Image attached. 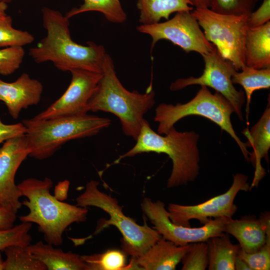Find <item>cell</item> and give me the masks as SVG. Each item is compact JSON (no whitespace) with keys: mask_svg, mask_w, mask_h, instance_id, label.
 Masks as SVG:
<instances>
[{"mask_svg":"<svg viewBox=\"0 0 270 270\" xmlns=\"http://www.w3.org/2000/svg\"><path fill=\"white\" fill-rule=\"evenodd\" d=\"M202 56L204 63L202 74L198 78L177 79L171 84L170 90L177 91L194 84L210 87L230 103L234 112L242 121V108L245 102L244 93L238 90L232 80L233 74L237 70L230 62L222 56L215 46L210 52Z\"/></svg>","mask_w":270,"mask_h":270,"instance_id":"30bf717a","label":"cell"},{"mask_svg":"<svg viewBox=\"0 0 270 270\" xmlns=\"http://www.w3.org/2000/svg\"><path fill=\"white\" fill-rule=\"evenodd\" d=\"M182 270H205L209 262L208 250L206 242L192 243L182 258Z\"/></svg>","mask_w":270,"mask_h":270,"instance_id":"f1b7e54d","label":"cell"},{"mask_svg":"<svg viewBox=\"0 0 270 270\" xmlns=\"http://www.w3.org/2000/svg\"><path fill=\"white\" fill-rule=\"evenodd\" d=\"M28 155L25 134L9 138L0 147V206L16 214L22 204L15 176Z\"/></svg>","mask_w":270,"mask_h":270,"instance_id":"5bb4252c","label":"cell"},{"mask_svg":"<svg viewBox=\"0 0 270 270\" xmlns=\"http://www.w3.org/2000/svg\"><path fill=\"white\" fill-rule=\"evenodd\" d=\"M52 184L48 178H30L18 184L22 196L26 198L22 204L29 210L19 219L22 222L36 224L46 242L59 246L62 244L63 234L70 225L86 220L88 210L62 202L52 196Z\"/></svg>","mask_w":270,"mask_h":270,"instance_id":"7a4b0ae2","label":"cell"},{"mask_svg":"<svg viewBox=\"0 0 270 270\" xmlns=\"http://www.w3.org/2000/svg\"><path fill=\"white\" fill-rule=\"evenodd\" d=\"M26 132L22 122L6 124L0 120V144L9 138L24 135Z\"/></svg>","mask_w":270,"mask_h":270,"instance_id":"836d02e7","label":"cell"},{"mask_svg":"<svg viewBox=\"0 0 270 270\" xmlns=\"http://www.w3.org/2000/svg\"><path fill=\"white\" fill-rule=\"evenodd\" d=\"M79 8H74L65 15L70 19L78 14L96 11L102 13L109 22L123 23L126 20V14L119 0H84Z\"/></svg>","mask_w":270,"mask_h":270,"instance_id":"cb8c5ba5","label":"cell"},{"mask_svg":"<svg viewBox=\"0 0 270 270\" xmlns=\"http://www.w3.org/2000/svg\"><path fill=\"white\" fill-rule=\"evenodd\" d=\"M127 255L122 250L110 249L100 254L80 256L89 270H130Z\"/></svg>","mask_w":270,"mask_h":270,"instance_id":"d4e9b609","label":"cell"},{"mask_svg":"<svg viewBox=\"0 0 270 270\" xmlns=\"http://www.w3.org/2000/svg\"><path fill=\"white\" fill-rule=\"evenodd\" d=\"M16 0H0V2H2L6 3H8L12 2V1Z\"/></svg>","mask_w":270,"mask_h":270,"instance_id":"ab89813d","label":"cell"},{"mask_svg":"<svg viewBox=\"0 0 270 270\" xmlns=\"http://www.w3.org/2000/svg\"><path fill=\"white\" fill-rule=\"evenodd\" d=\"M16 218V213L0 206V230H6L13 227Z\"/></svg>","mask_w":270,"mask_h":270,"instance_id":"e575fe53","label":"cell"},{"mask_svg":"<svg viewBox=\"0 0 270 270\" xmlns=\"http://www.w3.org/2000/svg\"><path fill=\"white\" fill-rule=\"evenodd\" d=\"M22 47L14 46L0 49V75L8 76L18 70L24 56Z\"/></svg>","mask_w":270,"mask_h":270,"instance_id":"4dcf8cb0","label":"cell"},{"mask_svg":"<svg viewBox=\"0 0 270 270\" xmlns=\"http://www.w3.org/2000/svg\"><path fill=\"white\" fill-rule=\"evenodd\" d=\"M7 8V4L2 2H0V16L6 14V11Z\"/></svg>","mask_w":270,"mask_h":270,"instance_id":"74e56055","label":"cell"},{"mask_svg":"<svg viewBox=\"0 0 270 270\" xmlns=\"http://www.w3.org/2000/svg\"><path fill=\"white\" fill-rule=\"evenodd\" d=\"M70 82L65 92L46 110L32 119L42 120L86 114L88 105L102 74L82 69H74Z\"/></svg>","mask_w":270,"mask_h":270,"instance_id":"4fadbf2b","label":"cell"},{"mask_svg":"<svg viewBox=\"0 0 270 270\" xmlns=\"http://www.w3.org/2000/svg\"><path fill=\"white\" fill-rule=\"evenodd\" d=\"M46 35L28 55L38 64L52 62L58 70L70 72L82 69L102 73L106 54L104 47L92 42L87 46L78 44L71 37L69 18L60 12L48 7L42 10Z\"/></svg>","mask_w":270,"mask_h":270,"instance_id":"6da1fadb","label":"cell"},{"mask_svg":"<svg viewBox=\"0 0 270 270\" xmlns=\"http://www.w3.org/2000/svg\"><path fill=\"white\" fill-rule=\"evenodd\" d=\"M32 227V223L22 222L10 228L0 230V251L12 245L26 247L30 244L32 236L29 232Z\"/></svg>","mask_w":270,"mask_h":270,"instance_id":"83f0119b","label":"cell"},{"mask_svg":"<svg viewBox=\"0 0 270 270\" xmlns=\"http://www.w3.org/2000/svg\"><path fill=\"white\" fill-rule=\"evenodd\" d=\"M99 184L95 180L87 182L84 192L76 198V204L87 208L94 206L106 212L110 218L100 220L95 232L110 226H115L122 236V250L132 258L140 256L162 236L147 224L144 218V224L139 225L134 219L124 215L116 199L100 191L98 188Z\"/></svg>","mask_w":270,"mask_h":270,"instance_id":"8992f818","label":"cell"},{"mask_svg":"<svg viewBox=\"0 0 270 270\" xmlns=\"http://www.w3.org/2000/svg\"><path fill=\"white\" fill-rule=\"evenodd\" d=\"M242 133L248 140L244 144L247 148H252V152H250L248 161H250L255 168L252 188L257 186L260 181L266 174L265 170L261 164L264 158L268 162V150L270 148V102L258 121L249 130L244 129Z\"/></svg>","mask_w":270,"mask_h":270,"instance_id":"ac0fdd59","label":"cell"},{"mask_svg":"<svg viewBox=\"0 0 270 270\" xmlns=\"http://www.w3.org/2000/svg\"><path fill=\"white\" fill-rule=\"evenodd\" d=\"M162 136L156 132L144 120L135 145L120 156L122 159L144 152L164 153L172 160V168L166 186L173 188L194 180L199 174L200 160L198 144L200 136L194 131L178 132L172 126Z\"/></svg>","mask_w":270,"mask_h":270,"instance_id":"277c9868","label":"cell"},{"mask_svg":"<svg viewBox=\"0 0 270 270\" xmlns=\"http://www.w3.org/2000/svg\"><path fill=\"white\" fill-rule=\"evenodd\" d=\"M234 270H251L248 264L238 255L234 262Z\"/></svg>","mask_w":270,"mask_h":270,"instance_id":"8d00e7d4","label":"cell"},{"mask_svg":"<svg viewBox=\"0 0 270 270\" xmlns=\"http://www.w3.org/2000/svg\"><path fill=\"white\" fill-rule=\"evenodd\" d=\"M6 258L4 260L2 270H47L40 260L34 256L26 247L12 245L4 250Z\"/></svg>","mask_w":270,"mask_h":270,"instance_id":"484cf974","label":"cell"},{"mask_svg":"<svg viewBox=\"0 0 270 270\" xmlns=\"http://www.w3.org/2000/svg\"><path fill=\"white\" fill-rule=\"evenodd\" d=\"M102 76L88 105V110L102 111L116 116L123 132L136 140L144 120V115L155 104V93L150 84L144 94L130 92L116 76L111 57L106 54Z\"/></svg>","mask_w":270,"mask_h":270,"instance_id":"3957f363","label":"cell"},{"mask_svg":"<svg viewBox=\"0 0 270 270\" xmlns=\"http://www.w3.org/2000/svg\"><path fill=\"white\" fill-rule=\"evenodd\" d=\"M190 244L176 246L161 236L144 254L132 258L129 263L132 270H174Z\"/></svg>","mask_w":270,"mask_h":270,"instance_id":"e0dca14e","label":"cell"},{"mask_svg":"<svg viewBox=\"0 0 270 270\" xmlns=\"http://www.w3.org/2000/svg\"><path fill=\"white\" fill-rule=\"evenodd\" d=\"M258 2V0H212L210 9L222 14L249 16Z\"/></svg>","mask_w":270,"mask_h":270,"instance_id":"f546056e","label":"cell"},{"mask_svg":"<svg viewBox=\"0 0 270 270\" xmlns=\"http://www.w3.org/2000/svg\"><path fill=\"white\" fill-rule=\"evenodd\" d=\"M141 206L144 214L154 225L153 228L162 238L180 246L206 242L211 238L223 234L226 223L228 218H231L218 217L210 219L200 227H186L172 222L165 204L160 200L153 202L145 198Z\"/></svg>","mask_w":270,"mask_h":270,"instance_id":"9c48e42d","label":"cell"},{"mask_svg":"<svg viewBox=\"0 0 270 270\" xmlns=\"http://www.w3.org/2000/svg\"><path fill=\"white\" fill-rule=\"evenodd\" d=\"M137 30L151 36L152 50L161 40L170 41L186 52H195L201 55L210 52L214 47L206 39L197 20L190 10L177 12L172 18L164 22L141 24L137 27Z\"/></svg>","mask_w":270,"mask_h":270,"instance_id":"8fae6325","label":"cell"},{"mask_svg":"<svg viewBox=\"0 0 270 270\" xmlns=\"http://www.w3.org/2000/svg\"><path fill=\"white\" fill-rule=\"evenodd\" d=\"M270 20V0H263L260 6L252 11L248 18V28L260 26L269 22Z\"/></svg>","mask_w":270,"mask_h":270,"instance_id":"d6a6232c","label":"cell"},{"mask_svg":"<svg viewBox=\"0 0 270 270\" xmlns=\"http://www.w3.org/2000/svg\"><path fill=\"white\" fill-rule=\"evenodd\" d=\"M22 122L26 128L28 156L42 160L70 140L96 135L108 127L111 120L86 114L42 120L25 119Z\"/></svg>","mask_w":270,"mask_h":270,"instance_id":"5b68a950","label":"cell"},{"mask_svg":"<svg viewBox=\"0 0 270 270\" xmlns=\"http://www.w3.org/2000/svg\"><path fill=\"white\" fill-rule=\"evenodd\" d=\"M224 232L234 236L240 248L247 253L258 250L270 238V212L261 214L259 218L254 216H245L238 220L228 218Z\"/></svg>","mask_w":270,"mask_h":270,"instance_id":"9a60e30c","label":"cell"},{"mask_svg":"<svg viewBox=\"0 0 270 270\" xmlns=\"http://www.w3.org/2000/svg\"><path fill=\"white\" fill-rule=\"evenodd\" d=\"M208 250L209 270H234V262L240 248L232 244L225 232L209 238L206 242Z\"/></svg>","mask_w":270,"mask_h":270,"instance_id":"7402d4cb","label":"cell"},{"mask_svg":"<svg viewBox=\"0 0 270 270\" xmlns=\"http://www.w3.org/2000/svg\"><path fill=\"white\" fill-rule=\"evenodd\" d=\"M248 176L237 173L234 176L233 182L224 193L212 198L196 205H181L170 204L168 206L169 218L174 224L190 227V220L196 219L204 224L212 218L225 216L232 218L238 207L234 199L240 191H248L250 185Z\"/></svg>","mask_w":270,"mask_h":270,"instance_id":"7c38bea8","label":"cell"},{"mask_svg":"<svg viewBox=\"0 0 270 270\" xmlns=\"http://www.w3.org/2000/svg\"><path fill=\"white\" fill-rule=\"evenodd\" d=\"M192 14L203 29L206 39L236 70H241L246 66L245 41L248 16L222 14L208 8H196Z\"/></svg>","mask_w":270,"mask_h":270,"instance_id":"ba28073f","label":"cell"},{"mask_svg":"<svg viewBox=\"0 0 270 270\" xmlns=\"http://www.w3.org/2000/svg\"><path fill=\"white\" fill-rule=\"evenodd\" d=\"M238 256L243 260L251 270H269L270 269V238L257 252L247 253L240 248Z\"/></svg>","mask_w":270,"mask_h":270,"instance_id":"1f68e13d","label":"cell"},{"mask_svg":"<svg viewBox=\"0 0 270 270\" xmlns=\"http://www.w3.org/2000/svg\"><path fill=\"white\" fill-rule=\"evenodd\" d=\"M34 40L28 32L13 28L10 16H0V48L22 47L32 43Z\"/></svg>","mask_w":270,"mask_h":270,"instance_id":"4316f807","label":"cell"},{"mask_svg":"<svg viewBox=\"0 0 270 270\" xmlns=\"http://www.w3.org/2000/svg\"><path fill=\"white\" fill-rule=\"evenodd\" d=\"M136 6L142 24H156L162 18L168 20L174 12L193 10L188 0H137Z\"/></svg>","mask_w":270,"mask_h":270,"instance_id":"44dd1931","label":"cell"},{"mask_svg":"<svg viewBox=\"0 0 270 270\" xmlns=\"http://www.w3.org/2000/svg\"><path fill=\"white\" fill-rule=\"evenodd\" d=\"M26 248L42 262L47 270H89L80 256L72 252H64L50 244L39 241Z\"/></svg>","mask_w":270,"mask_h":270,"instance_id":"d6986e66","label":"cell"},{"mask_svg":"<svg viewBox=\"0 0 270 270\" xmlns=\"http://www.w3.org/2000/svg\"><path fill=\"white\" fill-rule=\"evenodd\" d=\"M0 252L1 251H0V270H2V264L4 260L2 259Z\"/></svg>","mask_w":270,"mask_h":270,"instance_id":"f35d334b","label":"cell"},{"mask_svg":"<svg viewBox=\"0 0 270 270\" xmlns=\"http://www.w3.org/2000/svg\"><path fill=\"white\" fill-rule=\"evenodd\" d=\"M234 112L233 106L222 95L218 92L212 94L206 86H201L196 96L185 104H158L155 110L154 120L158 124V134H164L186 116L204 117L230 136L238 144L245 159L248 162L250 152L238 136L231 122L230 117Z\"/></svg>","mask_w":270,"mask_h":270,"instance_id":"52a82bcc","label":"cell"},{"mask_svg":"<svg viewBox=\"0 0 270 270\" xmlns=\"http://www.w3.org/2000/svg\"><path fill=\"white\" fill-rule=\"evenodd\" d=\"M43 89L39 80L32 78L26 73L12 82L0 79V101L6 104L11 116L16 120L22 109L38 104Z\"/></svg>","mask_w":270,"mask_h":270,"instance_id":"2e32d148","label":"cell"},{"mask_svg":"<svg viewBox=\"0 0 270 270\" xmlns=\"http://www.w3.org/2000/svg\"><path fill=\"white\" fill-rule=\"evenodd\" d=\"M246 66L256 69L270 67V21L248 28L245 41Z\"/></svg>","mask_w":270,"mask_h":270,"instance_id":"ffe728a7","label":"cell"},{"mask_svg":"<svg viewBox=\"0 0 270 270\" xmlns=\"http://www.w3.org/2000/svg\"><path fill=\"white\" fill-rule=\"evenodd\" d=\"M191 6L196 8H210L212 0H188Z\"/></svg>","mask_w":270,"mask_h":270,"instance_id":"d590c367","label":"cell"},{"mask_svg":"<svg viewBox=\"0 0 270 270\" xmlns=\"http://www.w3.org/2000/svg\"><path fill=\"white\" fill-rule=\"evenodd\" d=\"M238 72L236 71L232 74L233 84L241 85L245 92L246 106V118L249 113L250 104L253 92L257 90L269 88L270 87V67L256 69L245 66Z\"/></svg>","mask_w":270,"mask_h":270,"instance_id":"603a6c76","label":"cell"}]
</instances>
